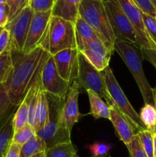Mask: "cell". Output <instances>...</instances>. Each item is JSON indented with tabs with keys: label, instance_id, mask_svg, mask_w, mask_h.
Masks as SVG:
<instances>
[{
	"label": "cell",
	"instance_id": "41",
	"mask_svg": "<svg viewBox=\"0 0 156 157\" xmlns=\"http://www.w3.org/2000/svg\"><path fill=\"white\" fill-rule=\"evenodd\" d=\"M153 142H154V154L156 157V133H153Z\"/></svg>",
	"mask_w": 156,
	"mask_h": 157
},
{
	"label": "cell",
	"instance_id": "47",
	"mask_svg": "<svg viewBox=\"0 0 156 157\" xmlns=\"http://www.w3.org/2000/svg\"><path fill=\"white\" fill-rule=\"evenodd\" d=\"M154 133H156V120H155V124H154Z\"/></svg>",
	"mask_w": 156,
	"mask_h": 157
},
{
	"label": "cell",
	"instance_id": "22",
	"mask_svg": "<svg viewBox=\"0 0 156 157\" xmlns=\"http://www.w3.org/2000/svg\"><path fill=\"white\" fill-rule=\"evenodd\" d=\"M14 114L0 127V157H6L12 144L14 136Z\"/></svg>",
	"mask_w": 156,
	"mask_h": 157
},
{
	"label": "cell",
	"instance_id": "25",
	"mask_svg": "<svg viewBox=\"0 0 156 157\" xmlns=\"http://www.w3.org/2000/svg\"><path fill=\"white\" fill-rule=\"evenodd\" d=\"M13 70L11 48H8L0 53V84H5L10 77Z\"/></svg>",
	"mask_w": 156,
	"mask_h": 157
},
{
	"label": "cell",
	"instance_id": "23",
	"mask_svg": "<svg viewBox=\"0 0 156 157\" xmlns=\"http://www.w3.org/2000/svg\"><path fill=\"white\" fill-rule=\"evenodd\" d=\"M18 107L13 105L3 84H0V127L15 113Z\"/></svg>",
	"mask_w": 156,
	"mask_h": 157
},
{
	"label": "cell",
	"instance_id": "39",
	"mask_svg": "<svg viewBox=\"0 0 156 157\" xmlns=\"http://www.w3.org/2000/svg\"><path fill=\"white\" fill-rule=\"evenodd\" d=\"M9 9L6 3L0 4V28H5L9 23Z\"/></svg>",
	"mask_w": 156,
	"mask_h": 157
},
{
	"label": "cell",
	"instance_id": "21",
	"mask_svg": "<svg viewBox=\"0 0 156 157\" xmlns=\"http://www.w3.org/2000/svg\"><path fill=\"white\" fill-rule=\"evenodd\" d=\"M49 116V101L47 92L41 90L38 99L36 110V121L35 129L36 132L39 131L44 127L48 120Z\"/></svg>",
	"mask_w": 156,
	"mask_h": 157
},
{
	"label": "cell",
	"instance_id": "49",
	"mask_svg": "<svg viewBox=\"0 0 156 157\" xmlns=\"http://www.w3.org/2000/svg\"><path fill=\"white\" fill-rule=\"evenodd\" d=\"M75 157H80V156H77V155H76V156H75Z\"/></svg>",
	"mask_w": 156,
	"mask_h": 157
},
{
	"label": "cell",
	"instance_id": "11",
	"mask_svg": "<svg viewBox=\"0 0 156 157\" xmlns=\"http://www.w3.org/2000/svg\"><path fill=\"white\" fill-rule=\"evenodd\" d=\"M131 21L137 35L138 43L142 48H156L144 25L142 12L133 0H115Z\"/></svg>",
	"mask_w": 156,
	"mask_h": 157
},
{
	"label": "cell",
	"instance_id": "2",
	"mask_svg": "<svg viewBox=\"0 0 156 157\" xmlns=\"http://www.w3.org/2000/svg\"><path fill=\"white\" fill-rule=\"evenodd\" d=\"M114 51L123 60L124 63L134 78L139 91L141 92L145 104H154L153 88L150 86L142 67V57L141 48L138 44L125 42L119 39H116Z\"/></svg>",
	"mask_w": 156,
	"mask_h": 157
},
{
	"label": "cell",
	"instance_id": "38",
	"mask_svg": "<svg viewBox=\"0 0 156 157\" xmlns=\"http://www.w3.org/2000/svg\"><path fill=\"white\" fill-rule=\"evenodd\" d=\"M143 59L151 63L156 69V48H142Z\"/></svg>",
	"mask_w": 156,
	"mask_h": 157
},
{
	"label": "cell",
	"instance_id": "5",
	"mask_svg": "<svg viewBox=\"0 0 156 157\" xmlns=\"http://www.w3.org/2000/svg\"><path fill=\"white\" fill-rule=\"evenodd\" d=\"M41 47L52 56L66 49H77L74 23L51 15Z\"/></svg>",
	"mask_w": 156,
	"mask_h": 157
},
{
	"label": "cell",
	"instance_id": "8",
	"mask_svg": "<svg viewBox=\"0 0 156 157\" xmlns=\"http://www.w3.org/2000/svg\"><path fill=\"white\" fill-rule=\"evenodd\" d=\"M116 39L139 45L134 27L115 0H102Z\"/></svg>",
	"mask_w": 156,
	"mask_h": 157
},
{
	"label": "cell",
	"instance_id": "36",
	"mask_svg": "<svg viewBox=\"0 0 156 157\" xmlns=\"http://www.w3.org/2000/svg\"><path fill=\"white\" fill-rule=\"evenodd\" d=\"M133 1L140 9L142 13L156 17V9L150 0H133Z\"/></svg>",
	"mask_w": 156,
	"mask_h": 157
},
{
	"label": "cell",
	"instance_id": "32",
	"mask_svg": "<svg viewBox=\"0 0 156 157\" xmlns=\"http://www.w3.org/2000/svg\"><path fill=\"white\" fill-rule=\"evenodd\" d=\"M144 25L148 36L156 46V18L147 14L142 13Z\"/></svg>",
	"mask_w": 156,
	"mask_h": 157
},
{
	"label": "cell",
	"instance_id": "3",
	"mask_svg": "<svg viewBox=\"0 0 156 157\" xmlns=\"http://www.w3.org/2000/svg\"><path fill=\"white\" fill-rule=\"evenodd\" d=\"M49 101V116L43 129L37 135L45 143L47 149L58 144L71 142V131L63 119V107L65 99L47 94Z\"/></svg>",
	"mask_w": 156,
	"mask_h": 157
},
{
	"label": "cell",
	"instance_id": "33",
	"mask_svg": "<svg viewBox=\"0 0 156 157\" xmlns=\"http://www.w3.org/2000/svg\"><path fill=\"white\" fill-rule=\"evenodd\" d=\"M55 0H30L28 6L35 12H44L51 11Z\"/></svg>",
	"mask_w": 156,
	"mask_h": 157
},
{
	"label": "cell",
	"instance_id": "17",
	"mask_svg": "<svg viewBox=\"0 0 156 157\" xmlns=\"http://www.w3.org/2000/svg\"><path fill=\"white\" fill-rule=\"evenodd\" d=\"M83 0H55L51 15L74 23L79 16V7Z\"/></svg>",
	"mask_w": 156,
	"mask_h": 157
},
{
	"label": "cell",
	"instance_id": "9",
	"mask_svg": "<svg viewBox=\"0 0 156 157\" xmlns=\"http://www.w3.org/2000/svg\"><path fill=\"white\" fill-rule=\"evenodd\" d=\"M34 13L32 8L27 6L6 26L10 32L11 51L22 52Z\"/></svg>",
	"mask_w": 156,
	"mask_h": 157
},
{
	"label": "cell",
	"instance_id": "13",
	"mask_svg": "<svg viewBox=\"0 0 156 157\" xmlns=\"http://www.w3.org/2000/svg\"><path fill=\"white\" fill-rule=\"evenodd\" d=\"M79 53L77 49H66L53 55L58 72L70 85L77 80Z\"/></svg>",
	"mask_w": 156,
	"mask_h": 157
},
{
	"label": "cell",
	"instance_id": "37",
	"mask_svg": "<svg viewBox=\"0 0 156 157\" xmlns=\"http://www.w3.org/2000/svg\"><path fill=\"white\" fill-rule=\"evenodd\" d=\"M11 45V37L9 29L6 27L2 29L0 32V53L7 50Z\"/></svg>",
	"mask_w": 156,
	"mask_h": 157
},
{
	"label": "cell",
	"instance_id": "51",
	"mask_svg": "<svg viewBox=\"0 0 156 157\" xmlns=\"http://www.w3.org/2000/svg\"><path fill=\"white\" fill-rule=\"evenodd\" d=\"M155 18H156V17H155Z\"/></svg>",
	"mask_w": 156,
	"mask_h": 157
},
{
	"label": "cell",
	"instance_id": "40",
	"mask_svg": "<svg viewBox=\"0 0 156 157\" xmlns=\"http://www.w3.org/2000/svg\"><path fill=\"white\" fill-rule=\"evenodd\" d=\"M21 148V145L15 144V143H12L6 157H20Z\"/></svg>",
	"mask_w": 156,
	"mask_h": 157
},
{
	"label": "cell",
	"instance_id": "6",
	"mask_svg": "<svg viewBox=\"0 0 156 157\" xmlns=\"http://www.w3.org/2000/svg\"><path fill=\"white\" fill-rule=\"evenodd\" d=\"M102 74L105 78L106 84L108 91L114 103L113 106L120 112V113L126 120L127 122L131 125L136 134L139 131L146 130L141 121L140 116L128 101V98L124 94L120 85L116 81L113 71L110 68V66L102 71Z\"/></svg>",
	"mask_w": 156,
	"mask_h": 157
},
{
	"label": "cell",
	"instance_id": "15",
	"mask_svg": "<svg viewBox=\"0 0 156 157\" xmlns=\"http://www.w3.org/2000/svg\"><path fill=\"white\" fill-rule=\"evenodd\" d=\"M79 85L74 82L70 85L64 101L63 107V119L67 128L71 131L74 124L78 123L81 114L79 111L78 98H79Z\"/></svg>",
	"mask_w": 156,
	"mask_h": 157
},
{
	"label": "cell",
	"instance_id": "29",
	"mask_svg": "<svg viewBox=\"0 0 156 157\" xmlns=\"http://www.w3.org/2000/svg\"><path fill=\"white\" fill-rule=\"evenodd\" d=\"M36 135L37 132L35 129L30 124H28L27 125H25L21 129L14 132L12 143L22 146L23 144H24L28 141L35 137Z\"/></svg>",
	"mask_w": 156,
	"mask_h": 157
},
{
	"label": "cell",
	"instance_id": "34",
	"mask_svg": "<svg viewBox=\"0 0 156 157\" xmlns=\"http://www.w3.org/2000/svg\"><path fill=\"white\" fill-rule=\"evenodd\" d=\"M126 147L128 150L130 157H148L141 145L137 134L133 137L129 144H127Z\"/></svg>",
	"mask_w": 156,
	"mask_h": 157
},
{
	"label": "cell",
	"instance_id": "50",
	"mask_svg": "<svg viewBox=\"0 0 156 157\" xmlns=\"http://www.w3.org/2000/svg\"><path fill=\"white\" fill-rule=\"evenodd\" d=\"M29 1H30V0H28V2H29Z\"/></svg>",
	"mask_w": 156,
	"mask_h": 157
},
{
	"label": "cell",
	"instance_id": "30",
	"mask_svg": "<svg viewBox=\"0 0 156 157\" xmlns=\"http://www.w3.org/2000/svg\"><path fill=\"white\" fill-rule=\"evenodd\" d=\"M139 141L141 143L144 151L148 157H154V142H153V133L148 130L139 131L137 133Z\"/></svg>",
	"mask_w": 156,
	"mask_h": 157
},
{
	"label": "cell",
	"instance_id": "45",
	"mask_svg": "<svg viewBox=\"0 0 156 157\" xmlns=\"http://www.w3.org/2000/svg\"><path fill=\"white\" fill-rule=\"evenodd\" d=\"M92 157H112V156H110V155L108 153V154H106V156H93Z\"/></svg>",
	"mask_w": 156,
	"mask_h": 157
},
{
	"label": "cell",
	"instance_id": "42",
	"mask_svg": "<svg viewBox=\"0 0 156 157\" xmlns=\"http://www.w3.org/2000/svg\"><path fill=\"white\" fill-rule=\"evenodd\" d=\"M29 157H45V151L41 152V153H38V154H35L34 156H29Z\"/></svg>",
	"mask_w": 156,
	"mask_h": 157
},
{
	"label": "cell",
	"instance_id": "28",
	"mask_svg": "<svg viewBox=\"0 0 156 157\" xmlns=\"http://www.w3.org/2000/svg\"><path fill=\"white\" fill-rule=\"evenodd\" d=\"M28 124V107L23 101L17 108L13 117L14 132L20 130Z\"/></svg>",
	"mask_w": 156,
	"mask_h": 157
},
{
	"label": "cell",
	"instance_id": "27",
	"mask_svg": "<svg viewBox=\"0 0 156 157\" xmlns=\"http://www.w3.org/2000/svg\"><path fill=\"white\" fill-rule=\"evenodd\" d=\"M140 119L146 130L154 133V124L156 120V109L151 104H145L140 112Z\"/></svg>",
	"mask_w": 156,
	"mask_h": 157
},
{
	"label": "cell",
	"instance_id": "43",
	"mask_svg": "<svg viewBox=\"0 0 156 157\" xmlns=\"http://www.w3.org/2000/svg\"><path fill=\"white\" fill-rule=\"evenodd\" d=\"M153 97H154V105L156 109V86L154 89H153Z\"/></svg>",
	"mask_w": 156,
	"mask_h": 157
},
{
	"label": "cell",
	"instance_id": "46",
	"mask_svg": "<svg viewBox=\"0 0 156 157\" xmlns=\"http://www.w3.org/2000/svg\"><path fill=\"white\" fill-rule=\"evenodd\" d=\"M6 3V0H0V4H4Z\"/></svg>",
	"mask_w": 156,
	"mask_h": 157
},
{
	"label": "cell",
	"instance_id": "12",
	"mask_svg": "<svg viewBox=\"0 0 156 157\" xmlns=\"http://www.w3.org/2000/svg\"><path fill=\"white\" fill-rule=\"evenodd\" d=\"M51 17V11L35 12L31 21L28 33L23 48V53H28L42 44Z\"/></svg>",
	"mask_w": 156,
	"mask_h": 157
},
{
	"label": "cell",
	"instance_id": "48",
	"mask_svg": "<svg viewBox=\"0 0 156 157\" xmlns=\"http://www.w3.org/2000/svg\"><path fill=\"white\" fill-rule=\"evenodd\" d=\"M2 28H0V32H1V31H2Z\"/></svg>",
	"mask_w": 156,
	"mask_h": 157
},
{
	"label": "cell",
	"instance_id": "44",
	"mask_svg": "<svg viewBox=\"0 0 156 157\" xmlns=\"http://www.w3.org/2000/svg\"><path fill=\"white\" fill-rule=\"evenodd\" d=\"M150 1H151V2L152 3V5L154 6V7L156 9V0H150Z\"/></svg>",
	"mask_w": 156,
	"mask_h": 157
},
{
	"label": "cell",
	"instance_id": "4",
	"mask_svg": "<svg viewBox=\"0 0 156 157\" xmlns=\"http://www.w3.org/2000/svg\"><path fill=\"white\" fill-rule=\"evenodd\" d=\"M79 16L93 29L98 38L112 52H114L116 37L113 32L102 0H83L79 7Z\"/></svg>",
	"mask_w": 156,
	"mask_h": 157
},
{
	"label": "cell",
	"instance_id": "35",
	"mask_svg": "<svg viewBox=\"0 0 156 157\" xmlns=\"http://www.w3.org/2000/svg\"><path fill=\"white\" fill-rule=\"evenodd\" d=\"M91 152L93 156H103L108 154L111 150L112 146L110 144H103V143H94L87 147Z\"/></svg>",
	"mask_w": 156,
	"mask_h": 157
},
{
	"label": "cell",
	"instance_id": "1",
	"mask_svg": "<svg viewBox=\"0 0 156 157\" xmlns=\"http://www.w3.org/2000/svg\"><path fill=\"white\" fill-rule=\"evenodd\" d=\"M13 70L6 87L13 105L18 107L35 80L41 74L44 64L50 54L42 48H36L28 53L11 51Z\"/></svg>",
	"mask_w": 156,
	"mask_h": 157
},
{
	"label": "cell",
	"instance_id": "26",
	"mask_svg": "<svg viewBox=\"0 0 156 157\" xmlns=\"http://www.w3.org/2000/svg\"><path fill=\"white\" fill-rule=\"evenodd\" d=\"M76 149L71 142L58 144L45 150V157H75Z\"/></svg>",
	"mask_w": 156,
	"mask_h": 157
},
{
	"label": "cell",
	"instance_id": "14",
	"mask_svg": "<svg viewBox=\"0 0 156 157\" xmlns=\"http://www.w3.org/2000/svg\"><path fill=\"white\" fill-rule=\"evenodd\" d=\"M80 52L99 71H102L109 67L111 55L113 53L98 38L90 41L87 47Z\"/></svg>",
	"mask_w": 156,
	"mask_h": 157
},
{
	"label": "cell",
	"instance_id": "24",
	"mask_svg": "<svg viewBox=\"0 0 156 157\" xmlns=\"http://www.w3.org/2000/svg\"><path fill=\"white\" fill-rule=\"evenodd\" d=\"M47 150L45 143L38 135L21 146L20 157H29Z\"/></svg>",
	"mask_w": 156,
	"mask_h": 157
},
{
	"label": "cell",
	"instance_id": "18",
	"mask_svg": "<svg viewBox=\"0 0 156 157\" xmlns=\"http://www.w3.org/2000/svg\"><path fill=\"white\" fill-rule=\"evenodd\" d=\"M41 74L38 77L35 82L32 84L28 91L26 94L23 101H25L28 107V124L35 128V121H36V110L38 106L39 95L42 90L41 85Z\"/></svg>",
	"mask_w": 156,
	"mask_h": 157
},
{
	"label": "cell",
	"instance_id": "10",
	"mask_svg": "<svg viewBox=\"0 0 156 157\" xmlns=\"http://www.w3.org/2000/svg\"><path fill=\"white\" fill-rule=\"evenodd\" d=\"M41 78V85L44 91L54 96L65 99L70 85L61 78L58 72L52 55H50L43 67Z\"/></svg>",
	"mask_w": 156,
	"mask_h": 157
},
{
	"label": "cell",
	"instance_id": "16",
	"mask_svg": "<svg viewBox=\"0 0 156 157\" xmlns=\"http://www.w3.org/2000/svg\"><path fill=\"white\" fill-rule=\"evenodd\" d=\"M110 121L113 124L116 135L119 138V140L122 141L124 144L126 146L136 136V132L114 106H110Z\"/></svg>",
	"mask_w": 156,
	"mask_h": 157
},
{
	"label": "cell",
	"instance_id": "7",
	"mask_svg": "<svg viewBox=\"0 0 156 157\" xmlns=\"http://www.w3.org/2000/svg\"><path fill=\"white\" fill-rule=\"evenodd\" d=\"M76 83L86 91L92 90L99 95L109 106L114 105L106 87L102 71L96 70L80 52L79 53V71Z\"/></svg>",
	"mask_w": 156,
	"mask_h": 157
},
{
	"label": "cell",
	"instance_id": "31",
	"mask_svg": "<svg viewBox=\"0 0 156 157\" xmlns=\"http://www.w3.org/2000/svg\"><path fill=\"white\" fill-rule=\"evenodd\" d=\"M6 4L9 9V22L28 6V0H6Z\"/></svg>",
	"mask_w": 156,
	"mask_h": 157
},
{
	"label": "cell",
	"instance_id": "19",
	"mask_svg": "<svg viewBox=\"0 0 156 157\" xmlns=\"http://www.w3.org/2000/svg\"><path fill=\"white\" fill-rule=\"evenodd\" d=\"M74 25L77 50L81 52L90 41L98 37L90 25L80 16L77 17L74 22Z\"/></svg>",
	"mask_w": 156,
	"mask_h": 157
},
{
	"label": "cell",
	"instance_id": "20",
	"mask_svg": "<svg viewBox=\"0 0 156 157\" xmlns=\"http://www.w3.org/2000/svg\"><path fill=\"white\" fill-rule=\"evenodd\" d=\"M89 101L90 104L91 114L95 119L105 118L110 120V106L103 99L92 90H87Z\"/></svg>",
	"mask_w": 156,
	"mask_h": 157
}]
</instances>
